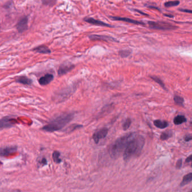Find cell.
I'll list each match as a JSON object with an SVG mask.
<instances>
[{"label": "cell", "mask_w": 192, "mask_h": 192, "mask_svg": "<svg viewBox=\"0 0 192 192\" xmlns=\"http://www.w3.org/2000/svg\"><path fill=\"white\" fill-rule=\"evenodd\" d=\"M135 136V133L131 132L117 139L110 147L109 154L111 157L115 159L119 157L126 149L129 142Z\"/></svg>", "instance_id": "cell-1"}, {"label": "cell", "mask_w": 192, "mask_h": 192, "mask_svg": "<svg viewBox=\"0 0 192 192\" xmlns=\"http://www.w3.org/2000/svg\"><path fill=\"white\" fill-rule=\"evenodd\" d=\"M145 143L144 138L141 135H136L129 142L125 149L123 157L125 161L129 160L133 156H138L141 153L142 150Z\"/></svg>", "instance_id": "cell-2"}, {"label": "cell", "mask_w": 192, "mask_h": 192, "mask_svg": "<svg viewBox=\"0 0 192 192\" xmlns=\"http://www.w3.org/2000/svg\"><path fill=\"white\" fill-rule=\"evenodd\" d=\"M74 117V114L68 113L61 115L56 118L42 128L43 131L47 132H54L61 130L69 123Z\"/></svg>", "instance_id": "cell-3"}, {"label": "cell", "mask_w": 192, "mask_h": 192, "mask_svg": "<svg viewBox=\"0 0 192 192\" xmlns=\"http://www.w3.org/2000/svg\"><path fill=\"white\" fill-rule=\"evenodd\" d=\"M148 24L150 28L154 29L157 30L162 31H170L174 30L178 28V27L174 26L169 23L165 22H153V21H149Z\"/></svg>", "instance_id": "cell-4"}, {"label": "cell", "mask_w": 192, "mask_h": 192, "mask_svg": "<svg viewBox=\"0 0 192 192\" xmlns=\"http://www.w3.org/2000/svg\"><path fill=\"white\" fill-rule=\"evenodd\" d=\"M16 123L14 118L7 116L0 120V130L13 127Z\"/></svg>", "instance_id": "cell-5"}, {"label": "cell", "mask_w": 192, "mask_h": 192, "mask_svg": "<svg viewBox=\"0 0 192 192\" xmlns=\"http://www.w3.org/2000/svg\"><path fill=\"white\" fill-rule=\"evenodd\" d=\"M108 132V129L107 128H103L96 132L93 136V139L95 143L98 144L100 140L105 138V137L107 136Z\"/></svg>", "instance_id": "cell-6"}, {"label": "cell", "mask_w": 192, "mask_h": 192, "mask_svg": "<svg viewBox=\"0 0 192 192\" xmlns=\"http://www.w3.org/2000/svg\"><path fill=\"white\" fill-rule=\"evenodd\" d=\"M89 38L92 41H112L118 42L115 38L111 36L105 35H98V34H92L89 35Z\"/></svg>", "instance_id": "cell-7"}, {"label": "cell", "mask_w": 192, "mask_h": 192, "mask_svg": "<svg viewBox=\"0 0 192 192\" xmlns=\"http://www.w3.org/2000/svg\"><path fill=\"white\" fill-rule=\"evenodd\" d=\"M16 146H9L4 148H0V157L8 156L17 151Z\"/></svg>", "instance_id": "cell-8"}, {"label": "cell", "mask_w": 192, "mask_h": 192, "mask_svg": "<svg viewBox=\"0 0 192 192\" xmlns=\"http://www.w3.org/2000/svg\"><path fill=\"white\" fill-rule=\"evenodd\" d=\"M74 65H73L72 63H65L62 64L58 69V74L59 76L65 74L72 70L74 68Z\"/></svg>", "instance_id": "cell-9"}, {"label": "cell", "mask_w": 192, "mask_h": 192, "mask_svg": "<svg viewBox=\"0 0 192 192\" xmlns=\"http://www.w3.org/2000/svg\"><path fill=\"white\" fill-rule=\"evenodd\" d=\"M110 18H111V19L114 20L122 21V22H128V23H129L134 24H137V25H144V24L143 22H139V21H138V20L131 19L128 18L119 17V16H110Z\"/></svg>", "instance_id": "cell-10"}, {"label": "cell", "mask_w": 192, "mask_h": 192, "mask_svg": "<svg viewBox=\"0 0 192 192\" xmlns=\"http://www.w3.org/2000/svg\"><path fill=\"white\" fill-rule=\"evenodd\" d=\"M84 21L88 23H90L91 24L96 25V26H102V27H113L112 26L106 23L102 22L98 20H96L95 19L92 18H85L84 19Z\"/></svg>", "instance_id": "cell-11"}, {"label": "cell", "mask_w": 192, "mask_h": 192, "mask_svg": "<svg viewBox=\"0 0 192 192\" xmlns=\"http://www.w3.org/2000/svg\"><path fill=\"white\" fill-rule=\"evenodd\" d=\"M28 18L24 17L22 18L17 24V29L19 32H23L28 28Z\"/></svg>", "instance_id": "cell-12"}, {"label": "cell", "mask_w": 192, "mask_h": 192, "mask_svg": "<svg viewBox=\"0 0 192 192\" xmlns=\"http://www.w3.org/2000/svg\"><path fill=\"white\" fill-rule=\"evenodd\" d=\"M54 77L52 74H47L45 76L42 77L39 80V84L43 86L47 85L51 82L53 80Z\"/></svg>", "instance_id": "cell-13"}, {"label": "cell", "mask_w": 192, "mask_h": 192, "mask_svg": "<svg viewBox=\"0 0 192 192\" xmlns=\"http://www.w3.org/2000/svg\"><path fill=\"white\" fill-rule=\"evenodd\" d=\"M16 82L26 85H30L32 83V81L25 76L19 77L16 79Z\"/></svg>", "instance_id": "cell-14"}, {"label": "cell", "mask_w": 192, "mask_h": 192, "mask_svg": "<svg viewBox=\"0 0 192 192\" xmlns=\"http://www.w3.org/2000/svg\"><path fill=\"white\" fill-rule=\"evenodd\" d=\"M154 125L156 127H157L158 128L164 129L166 128L168 126V122L165 121H161L160 120H155L154 121Z\"/></svg>", "instance_id": "cell-15"}, {"label": "cell", "mask_w": 192, "mask_h": 192, "mask_svg": "<svg viewBox=\"0 0 192 192\" xmlns=\"http://www.w3.org/2000/svg\"><path fill=\"white\" fill-rule=\"evenodd\" d=\"M34 51H36L38 53L45 54H50L51 53V51L49 49V48L47 47V46H38L36 48H35L34 49Z\"/></svg>", "instance_id": "cell-16"}, {"label": "cell", "mask_w": 192, "mask_h": 192, "mask_svg": "<svg viewBox=\"0 0 192 192\" xmlns=\"http://www.w3.org/2000/svg\"><path fill=\"white\" fill-rule=\"evenodd\" d=\"M192 181V173H189L183 177V180L180 183V187H184Z\"/></svg>", "instance_id": "cell-17"}, {"label": "cell", "mask_w": 192, "mask_h": 192, "mask_svg": "<svg viewBox=\"0 0 192 192\" xmlns=\"http://www.w3.org/2000/svg\"><path fill=\"white\" fill-rule=\"evenodd\" d=\"M187 121V119L184 116L179 115L175 117L174 119V123L175 125H179L182 124L183 123Z\"/></svg>", "instance_id": "cell-18"}, {"label": "cell", "mask_w": 192, "mask_h": 192, "mask_svg": "<svg viewBox=\"0 0 192 192\" xmlns=\"http://www.w3.org/2000/svg\"><path fill=\"white\" fill-rule=\"evenodd\" d=\"M172 136V133L171 131H165V132H162V134L160 136V139L162 140H166L170 138Z\"/></svg>", "instance_id": "cell-19"}, {"label": "cell", "mask_w": 192, "mask_h": 192, "mask_svg": "<svg viewBox=\"0 0 192 192\" xmlns=\"http://www.w3.org/2000/svg\"><path fill=\"white\" fill-rule=\"evenodd\" d=\"M180 4V2L179 1H170L166 2L164 3L165 7H174V6H177Z\"/></svg>", "instance_id": "cell-20"}, {"label": "cell", "mask_w": 192, "mask_h": 192, "mask_svg": "<svg viewBox=\"0 0 192 192\" xmlns=\"http://www.w3.org/2000/svg\"><path fill=\"white\" fill-rule=\"evenodd\" d=\"M60 152H58V151H55L53 153V154H52L53 159L54 162L56 163H60L61 162V158H60Z\"/></svg>", "instance_id": "cell-21"}, {"label": "cell", "mask_w": 192, "mask_h": 192, "mask_svg": "<svg viewBox=\"0 0 192 192\" xmlns=\"http://www.w3.org/2000/svg\"><path fill=\"white\" fill-rule=\"evenodd\" d=\"M174 100L175 101V103L176 104H178L179 105L183 106L184 105L183 103H184V100L183 97L175 95L174 97Z\"/></svg>", "instance_id": "cell-22"}, {"label": "cell", "mask_w": 192, "mask_h": 192, "mask_svg": "<svg viewBox=\"0 0 192 192\" xmlns=\"http://www.w3.org/2000/svg\"><path fill=\"white\" fill-rule=\"evenodd\" d=\"M131 53V51L129 50H122L119 51V54L121 58H127L130 55Z\"/></svg>", "instance_id": "cell-23"}, {"label": "cell", "mask_w": 192, "mask_h": 192, "mask_svg": "<svg viewBox=\"0 0 192 192\" xmlns=\"http://www.w3.org/2000/svg\"><path fill=\"white\" fill-rule=\"evenodd\" d=\"M151 78L153 81H155L156 82H157V83H158V84H159L160 86H161L164 90H166V87H165V84H164V82H162V81L161 80L160 78H158V77H156V76H151Z\"/></svg>", "instance_id": "cell-24"}, {"label": "cell", "mask_w": 192, "mask_h": 192, "mask_svg": "<svg viewBox=\"0 0 192 192\" xmlns=\"http://www.w3.org/2000/svg\"><path fill=\"white\" fill-rule=\"evenodd\" d=\"M131 120L130 118H127L126 121L124 122V124H123V125H122V127H123V129H124V131H126L128 130V129L130 127V125L131 124Z\"/></svg>", "instance_id": "cell-25"}, {"label": "cell", "mask_w": 192, "mask_h": 192, "mask_svg": "<svg viewBox=\"0 0 192 192\" xmlns=\"http://www.w3.org/2000/svg\"><path fill=\"white\" fill-rule=\"evenodd\" d=\"M42 2L45 5L53 6L57 2V0H42Z\"/></svg>", "instance_id": "cell-26"}, {"label": "cell", "mask_w": 192, "mask_h": 192, "mask_svg": "<svg viewBox=\"0 0 192 192\" xmlns=\"http://www.w3.org/2000/svg\"><path fill=\"white\" fill-rule=\"evenodd\" d=\"M83 127L82 125L74 124V125H71L70 126L68 127V128H66V131H67L68 132H71V131H74V130H75V129H76V128H80V127Z\"/></svg>", "instance_id": "cell-27"}, {"label": "cell", "mask_w": 192, "mask_h": 192, "mask_svg": "<svg viewBox=\"0 0 192 192\" xmlns=\"http://www.w3.org/2000/svg\"><path fill=\"white\" fill-rule=\"evenodd\" d=\"M182 166V159H179L178 160L176 164V168L177 169H180Z\"/></svg>", "instance_id": "cell-28"}, {"label": "cell", "mask_w": 192, "mask_h": 192, "mask_svg": "<svg viewBox=\"0 0 192 192\" xmlns=\"http://www.w3.org/2000/svg\"><path fill=\"white\" fill-rule=\"evenodd\" d=\"M179 11L183 12H187V13L192 14V10H188V9H179Z\"/></svg>", "instance_id": "cell-29"}, {"label": "cell", "mask_w": 192, "mask_h": 192, "mask_svg": "<svg viewBox=\"0 0 192 192\" xmlns=\"http://www.w3.org/2000/svg\"><path fill=\"white\" fill-rule=\"evenodd\" d=\"M192 140V135H186V136L184 137V140L185 141H189L190 140Z\"/></svg>", "instance_id": "cell-30"}, {"label": "cell", "mask_w": 192, "mask_h": 192, "mask_svg": "<svg viewBox=\"0 0 192 192\" xmlns=\"http://www.w3.org/2000/svg\"><path fill=\"white\" fill-rule=\"evenodd\" d=\"M185 162H186L187 163L188 162H192V154L191 156H189L187 158V159L185 160Z\"/></svg>", "instance_id": "cell-31"}, {"label": "cell", "mask_w": 192, "mask_h": 192, "mask_svg": "<svg viewBox=\"0 0 192 192\" xmlns=\"http://www.w3.org/2000/svg\"><path fill=\"white\" fill-rule=\"evenodd\" d=\"M40 163L42 164H43V165H46V164H47V162L46 159L45 158H43L41 160Z\"/></svg>", "instance_id": "cell-32"}, {"label": "cell", "mask_w": 192, "mask_h": 192, "mask_svg": "<svg viewBox=\"0 0 192 192\" xmlns=\"http://www.w3.org/2000/svg\"><path fill=\"white\" fill-rule=\"evenodd\" d=\"M165 16H167V17H168V18H174V16L172 15H168V14H164Z\"/></svg>", "instance_id": "cell-33"}, {"label": "cell", "mask_w": 192, "mask_h": 192, "mask_svg": "<svg viewBox=\"0 0 192 192\" xmlns=\"http://www.w3.org/2000/svg\"><path fill=\"white\" fill-rule=\"evenodd\" d=\"M191 192H192V190H191Z\"/></svg>", "instance_id": "cell-34"}]
</instances>
